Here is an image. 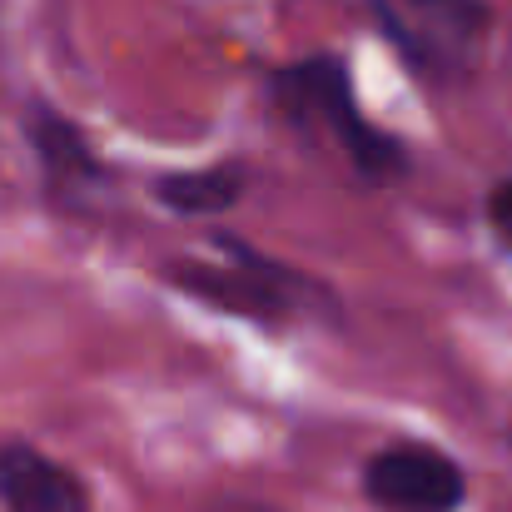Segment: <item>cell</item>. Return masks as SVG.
<instances>
[{"mask_svg": "<svg viewBox=\"0 0 512 512\" xmlns=\"http://www.w3.org/2000/svg\"><path fill=\"white\" fill-rule=\"evenodd\" d=\"M274 95L299 125H314V130L334 135L339 150L353 160V170H363L368 179H388V174H398L408 165L403 145L363 120V110L353 100V80H348L343 60H334V55H314V60L289 65L279 75Z\"/></svg>", "mask_w": 512, "mask_h": 512, "instance_id": "6da1fadb", "label": "cell"}, {"mask_svg": "<svg viewBox=\"0 0 512 512\" xmlns=\"http://www.w3.org/2000/svg\"><path fill=\"white\" fill-rule=\"evenodd\" d=\"M0 508L5 512H90V488L75 468L30 443L0 448Z\"/></svg>", "mask_w": 512, "mask_h": 512, "instance_id": "5b68a950", "label": "cell"}, {"mask_svg": "<svg viewBox=\"0 0 512 512\" xmlns=\"http://www.w3.org/2000/svg\"><path fill=\"white\" fill-rule=\"evenodd\" d=\"M368 5L383 35L398 45V55L428 80L468 75L488 35V10L478 0H368Z\"/></svg>", "mask_w": 512, "mask_h": 512, "instance_id": "7a4b0ae2", "label": "cell"}, {"mask_svg": "<svg viewBox=\"0 0 512 512\" xmlns=\"http://www.w3.org/2000/svg\"><path fill=\"white\" fill-rule=\"evenodd\" d=\"M244 189V170L239 165H209V170H179L160 179V199L174 214H224L229 204H239Z\"/></svg>", "mask_w": 512, "mask_h": 512, "instance_id": "52a82bcc", "label": "cell"}, {"mask_svg": "<svg viewBox=\"0 0 512 512\" xmlns=\"http://www.w3.org/2000/svg\"><path fill=\"white\" fill-rule=\"evenodd\" d=\"M488 229L498 234V244L512 254V179H498L488 194Z\"/></svg>", "mask_w": 512, "mask_h": 512, "instance_id": "ba28073f", "label": "cell"}, {"mask_svg": "<svg viewBox=\"0 0 512 512\" xmlns=\"http://www.w3.org/2000/svg\"><path fill=\"white\" fill-rule=\"evenodd\" d=\"M363 493L383 512H453L468 493V478L433 443H388L368 458Z\"/></svg>", "mask_w": 512, "mask_h": 512, "instance_id": "277c9868", "label": "cell"}, {"mask_svg": "<svg viewBox=\"0 0 512 512\" xmlns=\"http://www.w3.org/2000/svg\"><path fill=\"white\" fill-rule=\"evenodd\" d=\"M30 145H35L40 165H45V174L55 184H70L75 189V184L100 179V160H95L90 140L70 120H60V115H35L30 120Z\"/></svg>", "mask_w": 512, "mask_h": 512, "instance_id": "8992f818", "label": "cell"}, {"mask_svg": "<svg viewBox=\"0 0 512 512\" xmlns=\"http://www.w3.org/2000/svg\"><path fill=\"white\" fill-rule=\"evenodd\" d=\"M174 284L189 299H199L219 314H234V319H254V324L294 319L299 314L294 304L304 294V284L284 264H269L264 254H254L244 244H224V264H179Z\"/></svg>", "mask_w": 512, "mask_h": 512, "instance_id": "3957f363", "label": "cell"}]
</instances>
